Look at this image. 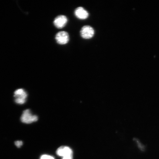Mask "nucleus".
Instances as JSON below:
<instances>
[{"label": "nucleus", "instance_id": "obj_1", "mask_svg": "<svg viewBox=\"0 0 159 159\" xmlns=\"http://www.w3.org/2000/svg\"><path fill=\"white\" fill-rule=\"evenodd\" d=\"M38 120V117L36 115L32 114L29 109H26L23 111L21 117V120L25 124H30L36 122Z\"/></svg>", "mask_w": 159, "mask_h": 159}, {"label": "nucleus", "instance_id": "obj_2", "mask_svg": "<svg viewBox=\"0 0 159 159\" xmlns=\"http://www.w3.org/2000/svg\"><path fill=\"white\" fill-rule=\"evenodd\" d=\"M27 97V93L23 89H18L14 93L15 101L18 104H24L26 101Z\"/></svg>", "mask_w": 159, "mask_h": 159}, {"label": "nucleus", "instance_id": "obj_3", "mask_svg": "<svg viewBox=\"0 0 159 159\" xmlns=\"http://www.w3.org/2000/svg\"><path fill=\"white\" fill-rule=\"evenodd\" d=\"M94 30L89 25H85L80 30V35L83 39H89L92 38L94 35Z\"/></svg>", "mask_w": 159, "mask_h": 159}, {"label": "nucleus", "instance_id": "obj_4", "mask_svg": "<svg viewBox=\"0 0 159 159\" xmlns=\"http://www.w3.org/2000/svg\"><path fill=\"white\" fill-rule=\"evenodd\" d=\"M57 43L60 45L66 44L69 40L68 33L66 31H61L57 33L55 38Z\"/></svg>", "mask_w": 159, "mask_h": 159}, {"label": "nucleus", "instance_id": "obj_5", "mask_svg": "<svg viewBox=\"0 0 159 159\" xmlns=\"http://www.w3.org/2000/svg\"><path fill=\"white\" fill-rule=\"evenodd\" d=\"M67 22V19L66 16L61 15L57 16L53 21V24L56 27L61 29L64 27Z\"/></svg>", "mask_w": 159, "mask_h": 159}, {"label": "nucleus", "instance_id": "obj_6", "mask_svg": "<svg viewBox=\"0 0 159 159\" xmlns=\"http://www.w3.org/2000/svg\"><path fill=\"white\" fill-rule=\"evenodd\" d=\"M57 154L58 156L64 157L73 156L72 150L69 147L62 146L60 147L57 149Z\"/></svg>", "mask_w": 159, "mask_h": 159}, {"label": "nucleus", "instance_id": "obj_7", "mask_svg": "<svg viewBox=\"0 0 159 159\" xmlns=\"http://www.w3.org/2000/svg\"><path fill=\"white\" fill-rule=\"evenodd\" d=\"M75 14L77 18L80 20L87 19L89 15L88 12L82 7H79L75 9Z\"/></svg>", "mask_w": 159, "mask_h": 159}, {"label": "nucleus", "instance_id": "obj_8", "mask_svg": "<svg viewBox=\"0 0 159 159\" xmlns=\"http://www.w3.org/2000/svg\"><path fill=\"white\" fill-rule=\"evenodd\" d=\"M135 142H136L137 145L139 147V148L141 149V150H143V149H144L143 146L142 144V143H141L140 141H139L138 139H135Z\"/></svg>", "mask_w": 159, "mask_h": 159}, {"label": "nucleus", "instance_id": "obj_9", "mask_svg": "<svg viewBox=\"0 0 159 159\" xmlns=\"http://www.w3.org/2000/svg\"><path fill=\"white\" fill-rule=\"evenodd\" d=\"M40 159H55L53 157L48 155H43L41 156Z\"/></svg>", "mask_w": 159, "mask_h": 159}, {"label": "nucleus", "instance_id": "obj_10", "mask_svg": "<svg viewBox=\"0 0 159 159\" xmlns=\"http://www.w3.org/2000/svg\"><path fill=\"white\" fill-rule=\"evenodd\" d=\"M15 144L17 148H20L22 146L23 143L21 141H17L15 142Z\"/></svg>", "mask_w": 159, "mask_h": 159}, {"label": "nucleus", "instance_id": "obj_11", "mask_svg": "<svg viewBox=\"0 0 159 159\" xmlns=\"http://www.w3.org/2000/svg\"><path fill=\"white\" fill-rule=\"evenodd\" d=\"M62 159H73V156L64 157Z\"/></svg>", "mask_w": 159, "mask_h": 159}]
</instances>
